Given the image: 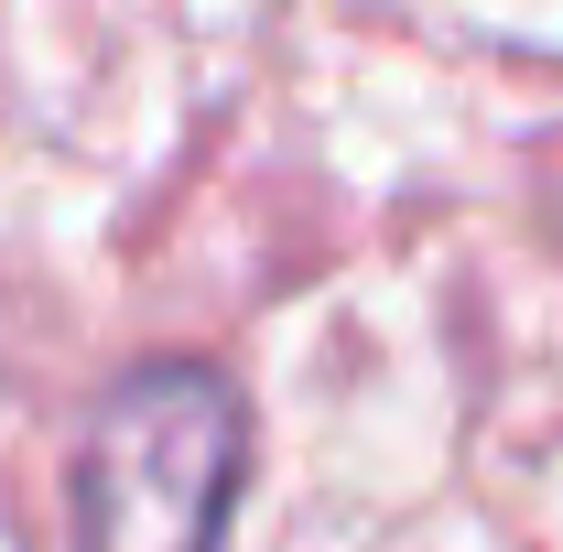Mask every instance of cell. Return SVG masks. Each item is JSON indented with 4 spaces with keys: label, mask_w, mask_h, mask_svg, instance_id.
I'll use <instances>...</instances> for the list:
<instances>
[{
    "label": "cell",
    "mask_w": 563,
    "mask_h": 552,
    "mask_svg": "<svg viewBox=\"0 0 563 552\" xmlns=\"http://www.w3.org/2000/svg\"><path fill=\"white\" fill-rule=\"evenodd\" d=\"M250 477V401L196 346H152L98 379L66 444L76 552H217Z\"/></svg>",
    "instance_id": "6da1fadb"
}]
</instances>
